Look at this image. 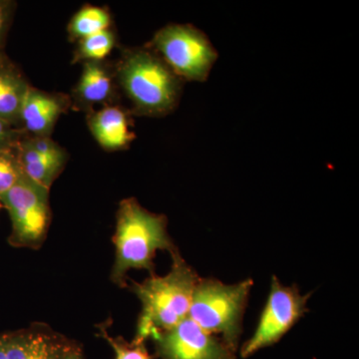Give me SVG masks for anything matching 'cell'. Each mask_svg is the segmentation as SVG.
Returning <instances> with one entry per match:
<instances>
[{
	"instance_id": "6da1fadb",
	"label": "cell",
	"mask_w": 359,
	"mask_h": 359,
	"mask_svg": "<svg viewBox=\"0 0 359 359\" xmlns=\"http://www.w3.org/2000/svg\"><path fill=\"white\" fill-rule=\"evenodd\" d=\"M115 78L131 102L132 115L165 117L178 107L184 81L148 45L123 52Z\"/></svg>"
},
{
	"instance_id": "7a4b0ae2",
	"label": "cell",
	"mask_w": 359,
	"mask_h": 359,
	"mask_svg": "<svg viewBox=\"0 0 359 359\" xmlns=\"http://www.w3.org/2000/svg\"><path fill=\"white\" fill-rule=\"evenodd\" d=\"M116 219L115 263L111 280L119 287H127L130 269H145L154 276L157 250L171 254L178 250L168 233L166 216L148 211L135 198L120 202Z\"/></svg>"
},
{
	"instance_id": "3957f363",
	"label": "cell",
	"mask_w": 359,
	"mask_h": 359,
	"mask_svg": "<svg viewBox=\"0 0 359 359\" xmlns=\"http://www.w3.org/2000/svg\"><path fill=\"white\" fill-rule=\"evenodd\" d=\"M171 271L164 276H150L133 283L131 290L142 304L134 339L146 341L185 320L190 311L194 290L200 276L182 257L171 252Z\"/></svg>"
},
{
	"instance_id": "277c9868",
	"label": "cell",
	"mask_w": 359,
	"mask_h": 359,
	"mask_svg": "<svg viewBox=\"0 0 359 359\" xmlns=\"http://www.w3.org/2000/svg\"><path fill=\"white\" fill-rule=\"evenodd\" d=\"M252 283V280H245L226 285L215 278H200L194 290L188 318L205 332L221 334V339L237 351Z\"/></svg>"
},
{
	"instance_id": "5b68a950",
	"label": "cell",
	"mask_w": 359,
	"mask_h": 359,
	"mask_svg": "<svg viewBox=\"0 0 359 359\" xmlns=\"http://www.w3.org/2000/svg\"><path fill=\"white\" fill-rule=\"evenodd\" d=\"M146 45L183 81L205 82L219 57L209 37L192 25L164 26Z\"/></svg>"
},
{
	"instance_id": "8992f818",
	"label": "cell",
	"mask_w": 359,
	"mask_h": 359,
	"mask_svg": "<svg viewBox=\"0 0 359 359\" xmlns=\"http://www.w3.org/2000/svg\"><path fill=\"white\" fill-rule=\"evenodd\" d=\"M49 192L22 173L20 181L0 196V202L11 217L9 245L32 250L41 248L52 219Z\"/></svg>"
},
{
	"instance_id": "52a82bcc",
	"label": "cell",
	"mask_w": 359,
	"mask_h": 359,
	"mask_svg": "<svg viewBox=\"0 0 359 359\" xmlns=\"http://www.w3.org/2000/svg\"><path fill=\"white\" fill-rule=\"evenodd\" d=\"M311 294L302 295L294 285L285 287L276 276L271 278L268 302L254 335L243 346L241 356L248 358L266 346H273L308 313Z\"/></svg>"
},
{
	"instance_id": "ba28073f",
	"label": "cell",
	"mask_w": 359,
	"mask_h": 359,
	"mask_svg": "<svg viewBox=\"0 0 359 359\" xmlns=\"http://www.w3.org/2000/svg\"><path fill=\"white\" fill-rule=\"evenodd\" d=\"M152 339L161 359L236 358V351L223 339L205 332L188 316Z\"/></svg>"
},
{
	"instance_id": "9c48e42d",
	"label": "cell",
	"mask_w": 359,
	"mask_h": 359,
	"mask_svg": "<svg viewBox=\"0 0 359 359\" xmlns=\"http://www.w3.org/2000/svg\"><path fill=\"white\" fill-rule=\"evenodd\" d=\"M1 334L7 359H65L80 347L43 323Z\"/></svg>"
},
{
	"instance_id": "30bf717a",
	"label": "cell",
	"mask_w": 359,
	"mask_h": 359,
	"mask_svg": "<svg viewBox=\"0 0 359 359\" xmlns=\"http://www.w3.org/2000/svg\"><path fill=\"white\" fill-rule=\"evenodd\" d=\"M70 107V96L30 85L21 105L18 130L26 136L50 137L59 118Z\"/></svg>"
},
{
	"instance_id": "8fae6325",
	"label": "cell",
	"mask_w": 359,
	"mask_h": 359,
	"mask_svg": "<svg viewBox=\"0 0 359 359\" xmlns=\"http://www.w3.org/2000/svg\"><path fill=\"white\" fill-rule=\"evenodd\" d=\"M131 115L121 106L109 104L101 109L89 111L87 124L92 136L104 150H124L135 139Z\"/></svg>"
},
{
	"instance_id": "7c38bea8",
	"label": "cell",
	"mask_w": 359,
	"mask_h": 359,
	"mask_svg": "<svg viewBox=\"0 0 359 359\" xmlns=\"http://www.w3.org/2000/svg\"><path fill=\"white\" fill-rule=\"evenodd\" d=\"M116 94L115 69L103 61H87L70 97L71 107L88 113L97 104H114Z\"/></svg>"
},
{
	"instance_id": "4fadbf2b",
	"label": "cell",
	"mask_w": 359,
	"mask_h": 359,
	"mask_svg": "<svg viewBox=\"0 0 359 359\" xmlns=\"http://www.w3.org/2000/svg\"><path fill=\"white\" fill-rule=\"evenodd\" d=\"M30 84L4 50H0V117L18 129L21 105Z\"/></svg>"
},
{
	"instance_id": "5bb4252c",
	"label": "cell",
	"mask_w": 359,
	"mask_h": 359,
	"mask_svg": "<svg viewBox=\"0 0 359 359\" xmlns=\"http://www.w3.org/2000/svg\"><path fill=\"white\" fill-rule=\"evenodd\" d=\"M111 23L112 18L107 8L87 4L71 18L67 27L68 37L70 41L78 42L103 30L110 29Z\"/></svg>"
},
{
	"instance_id": "9a60e30c",
	"label": "cell",
	"mask_w": 359,
	"mask_h": 359,
	"mask_svg": "<svg viewBox=\"0 0 359 359\" xmlns=\"http://www.w3.org/2000/svg\"><path fill=\"white\" fill-rule=\"evenodd\" d=\"M73 63L105 60L116 45V35L111 29L103 30L77 42Z\"/></svg>"
},
{
	"instance_id": "2e32d148",
	"label": "cell",
	"mask_w": 359,
	"mask_h": 359,
	"mask_svg": "<svg viewBox=\"0 0 359 359\" xmlns=\"http://www.w3.org/2000/svg\"><path fill=\"white\" fill-rule=\"evenodd\" d=\"M99 334L109 344L115 359H152L146 348L145 341L133 339L131 342L121 337H111L105 325H99Z\"/></svg>"
},
{
	"instance_id": "e0dca14e",
	"label": "cell",
	"mask_w": 359,
	"mask_h": 359,
	"mask_svg": "<svg viewBox=\"0 0 359 359\" xmlns=\"http://www.w3.org/2000/svg\"><path fill=\"white\" fill-rule=\"evenodd\" d=\"M22 171L18 164L15 149L6 152H0V196L4 195L18 181Z\"/></svg>"
},
{
	"instance_id": "ac0fdd59",
	"label": "cell",
	"mask_w": 359,
	"mask_h": 359,
	"mask_svg": "<svg viewBox=\"0 0 359 359\" xmlns=\"http://www.w3.org/2000/svg\"><path fill=\"white\" fill-rule=\"evenodd\" d=\"M23 134L0 117V152L14 150Z\"/></svg>"
},
{
	"instance_id": "d6986e66",
	"label": "cell",
	"mask_w": 359,
	"mask_h": 359,
	"mask_svg": "<svg viewBox=\"0 0 359 359\" xmlns=\"http://www.w3.org/2000/svg\"><path fill=\"white\" fill-rule=\"evenodd\" d=\"M16 4L11 0H0V50H4L7 33L11 28Z\"/></svg>"
},
{
	"instance_id": "ffe728a7",
	"label": "cell",
	"mask_w": 359,
	"mask_h": 359,
	"mask_svg": "<svg viewBox=\"0 0 359 359\" xmlns=\"http://www.w3.org/2000/svg\"><path fill=\"white\" fill-rule=\"evenodd\" d=\"M65 359H84L81 347H78L77 349H75V351L71 353Z\"/></svg>"
},
{
	"instance_id": "44dd1931",
	"label": "cell",
	"mask_w": 359,
	"mask_h": 359,
	"mask_svg": "<svg viewBox=\"0 0 359 359\" xmlns=\"http://www.w3.org/2000/svg\"><path fill=\"white\" fill-rule=\"evenodd\" d=\"M0 359H7L6 348H4V339H2L1 334H0Z\"/></svg>"
},
{
	"instance_id": "7402d4cb",
	"label": "cell",
	"mask_w": 359,
	"mask_h": 359,
	"mask_svg": "<svg viewBox=\"0 0 359 359\" xmlns=\"http://www.w3.org/2000/svg\"><path fill=\"white\" fill-rule=\"evenodd\" d=\"M4 208V205H2L1 202H0V209H2Z\"/></svg>"
}]
</instances>
